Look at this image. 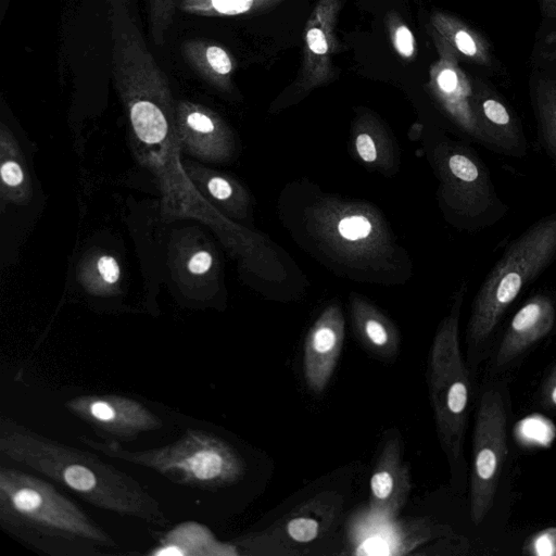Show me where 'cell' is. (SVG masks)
I'll list each match as a JSON object with an SVG mask.
<instances>
[{
  "label": "cell",
  "instance_id": "6da1fadb",
  "mask_svg": "<svg viewBox=\"0 0 556 556\" xmlns=\"http://www.w3.org/2000/svg\"><path fill=\"white\" fill-rule=\"evenodd\" d=\"M0 453L94 507L159 528L169 525L160 503L128 473L92 452L50 439L3 415Z\"/></svg>",
  "mask_w": 556,
  "mask_h": 556
},
{
  "label": "cell",
  "instance_id": "7a4b0ae2",
  "mask_svg": "<svg viewBox=\"0 0 556 556\" xmlns=\"http://www.w3.org/2000/svg\"><path fill=\"white\" fill-rule=\"evenodd\" d=\"M0 527L49 556H100L118 549L115 539L46 479L0 466Z\"/></svg>",
  "mask_w": 556,
  "mask_h": 556
},
{
  "label": "cell",
  "instance_id": "3957f363",
  "mask_svg": "<svg viewBox=\"0 0 556 556\" xmlns=\"http://www.w3.org/2000/svg\"><path fill=\"white\" fill-rule=\"evenodd\" d=\"M77 440L110 458L147 468L192 489L215 491L237 483L245 473V463L238 451L220 437L201 429H187L167 445L142 451L84 434Z\"/></svg>",
  "mask_w": 556,
  "mask_h": 556
},
{
  "label": "cell",
  "instance_id": "277c9868",
  "mask_svg": "<svg viewBox=\"0 0 556 556\" xmlns=\"http://www.w3.org/2000/svg\"><path fill=\"white\" fill-rule=\"evenodd\" d=\"M556 256V215L530 226L509 244L481 286L472 306L468 336L486 339L522 288Z\"/></svg>",
  "mask_w": 556,
  "mask_h": 556
},
{
  "label": "cell",
  "instance_id": "5b68a950",
  "mask_svg": "<svg viewBox=\"0 0 556 556\" xmlns=\"http://www.w3.org/2000/svg\"><path fill=\"white\" fill-rule=\"evenodd\" d=\"M464 290L433 339L428 359V387L441 446L454 469L463 459L470 383L459 341L458 319Z\"/></svg>",
  "mask_w": 556,
  "mask_h": 556
},
{
  "label": "cell",
  "instance_id": "8992f818",
  "mask_svg": "<svg viewBox=\"0 0 556 556\" xmlns=\"http://www.w3.org/2000/svg\"><path fill=\"white\" fill-rule=\"evenodd\" d=\"M506 454L504 402L496 390H488L481 396L473 431L470 515L475 525L493 505Z\"/></svg>",
  "mask_w": 556,
  "mask_h": 556
},
{
  "label": "cell",
  "instance_id": "52a82bcc",
  "mask_svg": "<svg viewBox=\"0 0 556 556\" xmlns=\"http://www.w3.org/2000/svg\"><path fill=\"white\" fill-rule=\"evenodd\" d=\"M65 408L101 440L131 442L163 427L162 419L141 402L119 394H84L68 399Z\"/></svg>",
  "mask_w": 556,
  "mask_h": 556
},
{
  "label": "cell",
  "instance_id": "ba28073f",
  "mask_svg": "<svg viewBox=\"0 0 556 556\" xmlns=\"http://www.w3.org/2000/svg\"><path fill=\"white\" fill-rule=\"evenodd\" d=\"M469 77L471 108L479 129V140L503 151L518 150L523 146L521 128L496 84L472 72H469Z\"/></svg>",
  "mask_w": 556,
  "mask_h": 556
},
{
  "label": "cell",
  "instance_id": "9c48e42d",
  "mask_svg": "<svg viewBox=\"0 0 556 556\" xmlns=\"http://www.w3.org/2000/svg\"><path fill=\"white\" fill-rule=\"evenodd\" d=\"M344 341V319L328 307L308 330L303 346V377L307 389L323 393L337 367Z\"/></svg>",
  "mask_w": 556,
  "mask_h": 556
},
{
  "label": "cell",
  "instance_id": "30bf717a",
  "mask_svg": "<svg viewBox=\"0 0 556 556\" xmlns=\"http://www.w3.org/2000/svg\"><path fill=\"white\" fill-rule=\"evenodd\" d=\"M435 26L458 62L467 65V71L494 84H505L509 79L506 65L483 31L460 18L445 14L435 16Z\"/></svg>",
  "mask_w": 556,
  "mask_h": 556
},
{
  "label": "cell",
  "instance_id": "8fae6325",
  "mask_svg": "<svg viewBox=\"0 0 556 556\" xmlns=\"http://www.w3.org/2000/svg\"><path fill=\"white\" fill-rule=\"evenodd\" d=\"M412 480L402 460L399 435L382 445L369 482V513L372 517L393 521L407 502Z\"/></svg>",
  "mask_w": 556,
  "mask_h": 556
},
{
  "label": "cell",
  "instance_id": "7c38bea8",
  "mask_svg": "<svg viewBox=\"0 0 556 556\" xmlns=\"http://www.w3.org/2000/svg\"><path fill=\"white\" fill-rule=\"evenodd\" d=\"M452 204L468 216H478L494 204L495 197L488 172L467 151H453L443 166Z\"/></svg>",
  "mask_w": 556,
  "mask_h": 556
},
{
  "label": "cell",
  "instance_id": "4fadbf2b",
  "mask_svg": "<svg viewBox=\"0 0 556 556\" xmlns=\"http://www.w3.org/2000/svg\"><path fill=\"white\" fill-rule=\"evenodd\" d=\"M441 43L442 56L434 75L435 93L454 123L469 136L478 139L479 129L471 108L469 72L459 65L443 39Z\"/></svg>",
  "mask_w": 556,
  "mask_h": 556
},
{
  "label": "cell",
  "instance_id": "5bb4252c",
  "mask_svg": "<svg viewBox=\"0 0 556 556\" xmlns=\"http://www.w3.org/2000/svg\"><path fill=\"white\" fill-rule=\"evenodd\" d=\"M555 307L549 298H531L513 317L496 354V364L506 365L526 349L544 338L555 323Z\"/></svg>",
  "mask_w": 556,
  "mask_h": 556
},
{
  "label": "cell",
  "instance_id": "9a60e30c",
  "mask_svg": "<svg viewBox=\"0 0 556 556\" xmlns=\"http://www.w3.org/2000/svg\"><path fill=\"white\" fill-rule=\"evenodd\" d=\"M151 555L181 556H236L238 546L222 542L203 525L188 521L176 526L161 540V545L150 552Z\"/></svg>",
  "mask_w": 556,
  "mask_h": 556
},
{
  "label": "cell",
  "instance_id": "2e32d148",
  "mask_svg": "<svg viewBox=\"0 0 556 556\" xmlns=\"http://www.w3.org/2000/svg\"><path fill=\"white\" fill-rule=\"evenodd\" d=\"M352 316L356 337L368 354L384 362L397 356L399 331L387 317L363 303L353 305Z\"/></svg>",
  "mask_w": 556,
  "mask_h": 556
},
{
  "label": "cell",
  "instance_id": "e0dca14e",
  "mask_svg": "<svg viewBox=\"0 0 556 556\" xmlns=\"http://www.w3.org/2000/svg\"><path fill=\"white\" fill-rule=\"evenodd\" d=\"M529 94L540 131L556 157V76L531 71Z\"/></svg>",
  "mask_w": 556,
  "mask_h": 556
},
{
  "label": "cell",
  "instance_id": "ac0fdd59",
  "mask_svg": "<svg viewBox=\"0 0 556 556\" xmlns=\"http://www.w3.org/2000/svg\"><path fill=\"white\" fill-rule=\"evenodd\" d=\"M531 71L556 76V18H541L529 58Z\"/></svg>",
  "mask_w": 556,
  "mask_h": 556
},
{
  "label": "cell",
  "instance_id": "d6986e66",
  "mask_svg": "<svg viewBox=\"0 0 556 556\" xmlns=\"http://www.w3.org/2000/svg\"><path fill=\"white\" fill-rule=\"evenodd\" d=\"M134 129L144 142L155 143L165 138L166 119L161 110L149 101L136 102L130 111Z\"/></svg>",
  "mask_w": 556,
  "mask_h": 556
},
{
  "label": "cell",
  "instance_id": "ffe728a7",
  "mask_svg": "<svg viewBox=\"0 0 556 556\" xmlns=\"http://www.w3.org/2000/svg\"><path fill=\"white\" fill-rule=\"evenodd\" d=\"M273 0H185L186 11L203 15H237Z\"/></svg>",
  "mask_w": 556,
  "mask_h": 556
},
{
  "label": "cell",
  "instance_id": "44dd1931",
  "mask_svg": "<svg viewBox=\"0 0 556 556\" xmlns=\"http://www.w3.org/2000/svg\"><path fill=\"white\" fill-rule=\"evenodd\" d=\"M286 533L296 543H308L318 538L320 523L313 517L296 515L287 521Z\"/></svg>",
  "mask_w": 556,
  "mask_h": 556
},
{
  "label": "cell",
  "instance_id": "7402d4cb",
  "mask_svg": "<svg viewBox=\"0 0 556 556\" xmlns=\"http://www.w3.org/2000/svg\"><path fill=\"white\" fill-rule=\"evenodd\" d=\"M522 549L534 556H556V527L533 533L525 541Z\"/></svg>",
  "mask_w": 556,
  "mask_h": 556
},
{
  "label": "cell",
  "instance_id": "603a6c76",
  "mask_svg": "<svg viewBox=\"0 0 556 556\" xmlns=\"http://www.w3.org/2000/svg\"><path fill=\"white\" fill-rule=\"evenodd\" d=\"M372 226L370 220L363 215H348L338 224L339 235L349 241H356L368 237Z\"/></svg>",
  "mask_w": 556,
  "mask_h": 556
},
{
  "label": "cell",
  "instance_id": "cb8c5ba5",
  "mask_svg": "<svg viewBox=\"0 0 556 556\" xmlns=\"http://www.w3.org/2000/svg\"><path fill=\"white\" fill-rule=\"evenodd\" d=\"M206 59L211 67L218 74L226 75L231 71V61L225 50L212 46L206 50Z\"/></svg>",
  "mask_w": 556,
  "mask_h": 556
},
{
  "label": "cell",
  "instance_id": "d4e9b609",
  "mask_svg": "<svg viewBox=\"0 0 556 556\" xmlns=\"http://www.w3.org/2000/svg\"><path fill=\"white\" fill-rule=\"evenodd\" d=\"M414 36L404 25L397 27L394 36V43L399 53L403 56H410L414 52Z\"/></svg>",
  "mask_w": 556,
  "mask_h": 556
},
{
  "label": "cell",
  "instance_id": "484cf974",
  "mask_svg": "<svg viewBox=\"0 0 556 556\" xmlns=\"http://www.w3.org/2000/svg\"><path fill=\"white\" fill-rule=\"evenodd\" d=\"M355 148L359 157L366 162L371 163L377 159V149L372 138L367 134H359L355 140Z\"/></svg>",
  "mask_w": 556,
  "mask_h": 556
},
{
  "label": "cell",
  "instance_id": "4316f807",
  "mask_svg": "<svg viewBox=\"0 0 556 556\" xmlns=\"http://www.w3.org/2000/svg\"><path fill=\"white\" fill-rule=\"evenodd\" d=\"M542 402L551 407L556 408V365L552 368L548 376L543 381L541 388Z\"/></svg>",
  "mask_w": 556,
  "mask_h": 556
},
{
  "label": "cell",
  "instance_id": "83f0119b",
  "mask_svg": "<svg viewBox=\"0 0 556 556\" xmlns=\"http://www.w3.org/2000/svg\"><path fill=\"white\" fill-rule=\"evenodd\" d=\"M98 269L102 278L109 283L116 282L119 277V267L112 256H101L98 261Z\"/></svg>",
  "mask_w": 556,
  "mask_h": 556
},
{
  "label": "cell",
  "instance_id": "f1b7e54d",
  "mask_svg": "<svg viewBox=\"0 0 556 556\" xmlns=\"http://www.w3.org/2000/svg\"><path fill=\"white\" fill-rule=\"evenodd\" d=\"M306 41L308 48L315 54H325L328 51V43L325 34L318 27H313L307 31Z\"/></svg>",
  "mask_w": 556,
  "mask_h": 556
},
{
  "label": "cell",
  "instance_id": "f546056e",
  "mask_svg": "<svg viewBox=\"0 0 556 556\" xmlns=\"http://www.w3.org/2000/svg\"><path fill=\"white\" fill-rule=\"evenodd\" d=\"M2 180L12 187L20 185L23 180V173L20 165L13 161H8L1 166Z\"/></svg>",
  "mask_w": 556,
  "mask_h": 556
},
{
  "label": "cell",
  "instance_id": "4dcf8cb0",
  "mask_svg": "<svg viewBox=\"0 0 556 556\" xmlns=\"http://www.w3.org/2000/svg\"><path fill=\"white\" fill-rule=\"evenodd\" d=\"M187 123L190 128L198 132H212L214 130V124L212 119L200 112H192L187 116Z\"/></svg>",
  "mask_w": 556,
  "mask_h": 556
},
{
  "label": "cell",
  "instance_id": "1f68e13d",
  "mask_svg": "<svg viewBox=\"0 0 556 556\" xmlns=\"http://www.w3.org/2000/svg\"><path fill=\"white\" fill-rule=\"evenodd\" d=\"M212 264V255L206 251L195 253L189 261L188 268L193 274H203Z\"/></svg>",
  "mask_w": 556,
  "mask_h": 556
},
{
  "label": "cell",
  "instance_id": "d6a6232c",
  "mask_svg": "<svg viewBox=\"0 0 556 556\" xmlns=\"http://www.w3.org/2000/svg\"><path fill=\"white\" fill-rule=\"evenodd\" d=\"M207 187L212 195L218 200H226L232 193L230 184L220 177L212 178Z\"/></svg>",
  "mask_w": 556,
  "mask_h": 556
},
{
  "label": "cell",
  "instance_id": "836d02e7",
  "mask_svg": "<svg viewBox=\"0 0 556 556\" xmlns=\"http://www.w3.org/2000/svg\"><path fill=\"white\" fill-rule=\"evenodd\" d=\"M540 10L541 18H556V0H534Z\"/></svg>",
  "mask_w": 556,
  "mask_h": 556
}]
</instances>
